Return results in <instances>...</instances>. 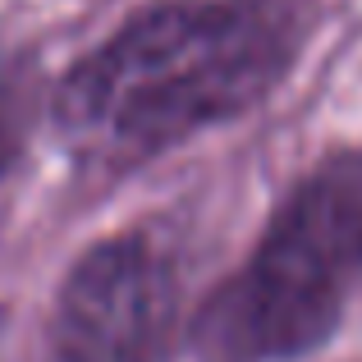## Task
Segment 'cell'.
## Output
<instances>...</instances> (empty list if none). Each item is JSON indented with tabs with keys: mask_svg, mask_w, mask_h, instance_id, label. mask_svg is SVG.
<instances>
[{
	"mask_svg": "<svg viewBox=\"0 0 362 362\" xmlns=\"http://www.w3.org/2000/svg\"><path fill=\"white\" fill-rule=\"evenodd\" d=\"M303 33L298 0H160L64 74L60 138L92 165H138L271 97Z\"/></svg>",
	"mask_w": 362,
	"mask_h": 362,
	"instance_id": "1",
	"label": "cell"
},
{
	"mask_svg": "<svg viewBox=\"0 0 362 362\" xmlns=\"http://www.w3.org/2000/svg\"><path fill=\"white\" fill-rule=\"evenodd\" d=\"M362 280V147L326 156L271 216L252 257L197 308L202 362H289L339 326Z\"/></svg>",
	"mask_w": 362,
	"mask_h": 362,
	"instance_id": "2",
	"label": "cell"
},
{
	"mask_svg": "<svg viewBox=\"0 0 362 362\" xmlns=\"http://www.w3.org/2000/svg\"><path fill=\"white\" fill-rule=\"evenodd\" d=\"M184 335V271L156 230L106 234L55 293L51 362H170Z\"/></svg>",
	"mask_w": 362,
	"mask_h": 362,
	"instance_id": "3",
	"label": "cell"
},
{
	"mask_svg": "<svg viewBox=\"0 0 362 362\" xmlns=\"http://www.w3.org/2000/svg\"><path fill=\"white\" fill-rule=\"evenodd\" d=\"M37 124V69L18 55H0V175L23 156Z\"/></svg>",
	"mask_w": 362,
	"mask_h": 362,
	"instance_id": "4",
	"label": "cell"
}]
</instances>
